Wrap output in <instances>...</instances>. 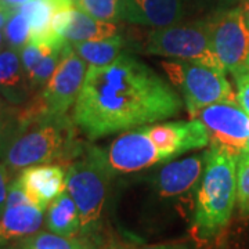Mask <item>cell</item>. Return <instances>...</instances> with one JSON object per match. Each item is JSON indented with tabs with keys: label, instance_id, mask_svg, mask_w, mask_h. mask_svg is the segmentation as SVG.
<instances>
[{
	"label": "cell",
	"instance_id": "obj_1",
	"mask_svg": "<svg viewBox=\"0 0 249 249\" xmlns=\"http://www.w3.org/2000/svg\"><path fill=\"white\" fill-rule=\"evenodd\" d=\"M183 98L140 60L121 54L103 67H89L72 119L89 140L178 115Z\"/></svg>",
	"mask_w": 249,
	"mask_h": 249
},
{
	"label": "cell",
	"instance_id": "obj_2",
	"mask_svg": "<svg viewBox=\"0 0 249 249\" xmlns=\"http://www.w3.org/2000/svg\"><path fill=\"white\" fill-rule=\"evenodd\" d=\"M76 129L68 115L32 119L21 127L3 162L13 175L42 163H60L68 168L86 147Z\"/></svg>",
	"mask_w": 249,
	"mask_h": 249
},
{
	"label": "cell",
	"instance_id": "obj_3",
	"mask_svg": "<svg viewBox=\"0 0 249 249\" xmlns=\"http://www.w3.org/2000/svg\"><path fill=\"white\" fill-rule=\"evenodd\" d=\"M237 160L238 157L217 147L205 151L194 208V231L199 240L213 238L231 219L237 204Z\"/></svg>",
	"mask_w": 249,
	"mask_h": 249
},
{
	"label": "cell",
	"instance_id": "obj_4",
	"mask_svg": "<svg viewBox=\"0 0 249 249\" xmlns=\"http://www.w3.org/2000/svg\"><path fill=\"white\" fill-rule=\"evenodd\" d=\"M112 176L107 152L96 145L86 144L83 152L68 165L67 191L79 211L82 237L93 238L100 231Z\"/></svg>",
	"mask_w": 249,
	"mask_h": 249
},
{
	"label": "cell",
	"instance_id": "obj_5",
	"mask_svg": "<svg viewBox=\"0 0 249 249\" xmlns=\"http://www.w3.org/2000/svg\"><path fill=\"white\" fill-rule=\"evenodd\" d=\"M86 72L88 64L72 49L62 58L45 88L34 93L32 97L21 106L22 126L42 116L67 115L68 109L76 103Z\"/></svg>",
	"mask_w": 249,
	"mask_h": 249
},
{
	"label": "cell",
	"instance_id": "obj_6",
	"mask_svg": "<svg viewBox=\"0 0 249 249\" xmlns=\"http://www.w3.org/2000/svg\"><path fill=\"white\" fill-rule=\"evenodd\" d=\"M170 83L180 91L187 111L194 118L202 108L220 101H237L226 72L190 61H162Z\"/></svg>",
	"mask_w": 249,
	"mask_h": 249
},
{
	"label": "cell",
	"instance_id": "obj_7",
	"mask_svg": "<svg viewBox=\"0 0 249 249\" xmlns=\"http://www.w3.org/2000/svg\"><path fill=\"white\" fill-rule=\"evenodd\" d=\"M145 50L150 54L202 64L226 72L212 49L206 21L155 28L148 35Z\"/></svg>",
	"mask_w": 249,
	"mask_h": 249
},
{
	"label": "cell",
	"instance_id": "obj_8",
	"mask_svg": "<svg viewBox=\"0 0 249 249\" xmlns=\"http://www.w3.org/2000/svg\"><path fill=\"white\" fill-rule=\"evenodd\" d=\"M205 21L212 49L224 71L234 78L248 71L249 28L241 7L220 10Z\"/></svg>",
	"mask_w": 249,
	"mask_h": 249
},
{
	"label": "cell",
	"instance_id": "obj_9",
	"mask_svg": "<svg viewBox=\"0 0 249 249\" xmlns=\"http://www.w3.org/2000/svg\"><path fill=\"white\" fill-rule=\"evenodd\" d=\"M194 118L205 124L211 147L226 150L234 157L244 154L249 136V115L237 101H220L199 109Z\"/></svg>",
	"mask_w": 249,
	"mask_h": 249
},
{
	"label": "cell",
	"instance_id": "obj_10",
	"mask_svg": "<svg viewBox=\"0 0 249 249\" xmlns=\"http://www.w3.org/2000/svg\"><path fill=\"white\" fill-rule=\"evenodd\" d=\"M142 129L151 139L163 162L187 151L209 145L208 130L198 118H193L191 121L142 126Z\"/></svg>",
	"mask_w": 249,
	"mask_h": 249
},
{
	"label": "cell",
	"instance_id": "obj_11",
	"mask_svg": "<svg viewBox=\"0 0 249 249\" xmlns=\"http://www.w3.org/2000/svg\"><path fill=\"white\" fill-rule=\"evenodd\" d=\"M107 160L112 173H132L163 162L151 139L142 127L122 133L111 142Z\"/></svg>",
	"mask_w": 249,
	"mask_h": 249
},
{
	"label": "cell",
	"instance_id": "obj_12",
	"mask_svg": "<svg viewBox=\"0 0 249 249\" xmlns=\"http://www.w3.org/2000/svg\"><path fill=\"white\" fill-rule=\"evenodd\" d=\"M32 204L45 212L67 190V168L60 163H42L22 169L16 178Z\"/></svg>",
	"mask_w": 249,
	"mask_h": 249
},
{
	"label": "cell",
	"instance_id": "obj_13",
	"mask_svg": "<svg viewBox=\"0 0 249 249\" xmlns=\"http://www.w3.org/2000/svg\"><path fill=\"white\" fill-rule=\"evenodd\" d=\"M204 168L205 152L168 162L154 178V186L158 196L162 198H180L193 191L196 193Z\"/></svg>",
	"mask_w": 249,
	"mask_h": 249
},
{
	"label": "cell",
	"instance_id": "obj_14",
	"mask_svg": "<svg viewBox=\"0 0 249 249\" xmlns=\"http://www.w3.org/2000/svg\"><path fill=\"white\" fill-rule=\"evenodd\" d=\"M183 13V0H124V19L145 27L175 25Z\"/></svg>",
	"mask_w": 249,
	"mask_h": 249
},
{
	"label": "cell",
	"instance_id": "obj_15",
	"mask_svg": "<svg viewBox=\"0 0 249 249\" xmlns=\"http://www.w3.org/2000/svg\"><path fill=\"white\" fill-rule=\"evenodd\" d=\"M43 220V211L31 202L6 206L0 216V240L3 244L24 240L40 231Z\"/></svg>",
	"mask_w": 249,
	"mask_h": 249
},
{
	"label": "cell",
	"instance_id": "obj_16",
	"mask_svg": "<svg viewBox=\"0 0 249 249\" xmlns=\"http://www.w3.org/2000/svg\"><path fill=\"white\" fill-rule=\"evenodd\" d=\"M0 96L16 106H24L32 97L19 52L10 47L0 53Z\"/></svg>",
	"mask_w": 249,
	"mask_h": 249
},
{
	"label": "cell",
	"instance_id": "obj_17",
	"mask_svg": "<svg viewBox=\"0 0 249 249\" xmlns=\"http://www.w3.org/2000/svg\"><path fill=\"white\" fill-rule=\"evenodd\" d=\"M45 223L49 231L60 235L75 237L80 234L79 211L67 190L47 206Z\"/></svg>",
	"mask_w": 249,
	"mask_h": 249
},
{
	"label": "cell",
	"instance_id": "obj_18",
	"mask_svg": "<svg viewBox=\"0 0 249 249\" xmlns=\"http://www.w3.org/2000/svg\"><path fill=\"white\" fill-rule=\"evenodd\" d=\"M119 35L118 22H107L88 16L79 9H73L72 19L64 32V39L70 43L98 40Z\"/></svg>",
	"mask_w": 249,
	"mask_h": 249
},
{
	"label": "cell",
	"instance_id": "obj_19",
	"mask_svg": "<svg viewBox=\"0 0 249 249\" xmlns=\"http://www.w3.org/2000/svg\"><path fill=\"white\" fill-rule=\"evenodd\" d=\"M73 52L79 55L89 67L108 65L121 55L124 39L119 35L98 40H85L71 43Z\"/></svg>",
	"mask_w": 249,
	"mask_h": 249
},
{
	"label": "cell",
	"instance_id": "obj_20",
	"mask_svg": "<svg viewBox=\"0 0 249 249\" xmlns=\"http://www.w3.org/2000/svg\"><path fill=\"white\" fill-rule=\"evenodd\" d=\"M91 238L89 237H67L52 231H37L24 240L18 245L22 249H86Z\"/></svg>",
	"mask_w": 249,
	"mask_h": 249
},
{
	"label": "cell",
	"instance_id": "obj_21",
	"mask_svg": "<svg viewBox=\"0 0 249 249\" xmlns=\"http://www.w3.org/2000/svg\"><path fill=\"white\" fill-rule=\"evenodd\" d=\"M22 127L21 106H16L0 96V160L4 158L6 152L17 137Z\"/></svg>",
	"mask_w": 249,
	"mask_h": 249
},
{
	"label": "cell",
	"instance_id": "obj_22",
	"mask_svg": "<svg viewBox=\"0 0 249 249\" xmlns=\"http://www.w3.org/2000/svg\"><path fill=\"white\" fill-rule=\"evenodd\" d=\"M75 7L88 16L107 22L124 19V0H73Z\"/></svg>",
	"mask_w": 249,
	"mask_h": 249
},
{
	"label": "cell",
	"instance_id": "obj_23",
	"mask_svg": "<svg viewBox=\"0 0 249 249\" xmlns=\"http://www.w3.org/2000/svg\"><path fill=\"white\" fill-rule=\"evenodd\" d=\"M3 34L6 39V46L19 52L29 42L31 28L27 14H24L18 7L13 9L7 24L3 28Z\"/></svg>",
	"mask_w": 249,
	"mask_h": 249
},
{
	"label": "cell",
	"instance_id": "obj_24",
	"mask_svg": "<svg viewBox=\"0 0 249 249\" xmlns=\"http://www.w3.org/2000/svg\"><path fill=\"white\" fill-rule=\"evenodd\" d=\"M237 205L241 216H249V154L237 160Z\"/></svg>",
	"mask_w": 249,
	"mask_h": 249
},
{
	"label": "cell",
	"instance_id": "obj_25",
	"mask_svg": "<svg viewBox=\"0 0 249 249\" xmlns=\"http://www.w3.org/2000/svg\"><path fill=\"white\" fill-rule=\"evenodd\" d=\"M235 83H237V94H235L237 103L249 115V70L235 76Z\"/></svg>",
	"mask_w": 249,
	"mask_h": 249
},
{
	"label": "cell",
	"instance_id": "obj_26",
	"mask_svg": "<svg viewBox=\"0 0 249 249\" xmlns=\"http://www.w3.org/2000/svg\"><path fill=\"white\" fill-rule=\"evenodd\" d=\"M11 176L13 173L6 166V163H0V216L3 213L6 208V201H7V193H9V186L11 183Z\"/></svg>",
	"mask_w": 249,
	"mask_h": 249
},
{
	"label": "cell",
	"instance_id": "obj_27",
	"mask_svg": "<svg viewBox=\"0 0 249 249\" xmlns=\"http://www.w3.org/2000/svg\"><path fill=\"white\" fill-rule=\"evenodd\" d=\"M139 249H190L184 244L180 242H166V244H154V245H144Z\"/></svg>",
	"mask_w": 249,
	"mask_h": 249
},
{
	"label": "cell",
	"instance_id": "obj_28",
	"mask_svg": "<svg viewBox=\"0 0 249 249\" xmlns=\"http://www.w3.org/2000/svg\"><path fill=\"white\" fill-rule=\"evenodd\" d=\"M13 9H14V7H9V9L6 10H0V29H3L4 25L7 24L10 16H11V13H13Z\"/></svg>",
	"mask_w": 249,
	"mask_h": 249
},
{
	"label": "cell",
	"instance_id": "obj_29",
	"mask_svg": "<svg viewBox=\"0 0 249 249\" xmlns=\"http://www.w3.org/2000/svg\"><path fill=\"white\" fill-rule=\"evenodd\" d=\"M242 13H244V17H245V21H247V25L249 28V0H244L242 4L240 6Z\"/></svg>",
	"mask_w": 249,
	"mask_h": 249
},
{
	"label": "cell",
	"instance_id": "obj_30",
	"mask_svg": "<svg viewBox=\"0 0 249 249\" xmlns=\"http://www.w3.org/2000/svg\"><path fill=\"white\" fill-rule=\"evenodd\" d=\"M7 6H10V7H19V6H22V4H25V3H28V1H31V0H3Z\"/></svg>",
	"mask_w": 249,
	"mask_h": 249
},
{
	"label": "cell",
	"instance_id": "obj_31",
	"mask_svg": "<svg viewBox=\"0 0 249 249\" xmlns=\"http://www.w3.org/2000/svg\"><path fill=\"white\" fill-rule=\"evenodd\" d=\"M86 249H107V247H103L100 242H97L94 238H91V241H90V244L88 245Z\"/></svg>",
	"mask_w": 249,
	"mask_h": 249
},
{
	"label": "cell",
	"instance_id": "obj_32",
	"mask_svg": "<svg viewBox=\"0 0 249 249\" xmlns=\"http://www.w3.org/2000/svg\"><path fill=\"white\" fill-rule=\"evenodd\" d=\"M4 47H7V46H6V39H4V34H3V31L0 29V53L4 50Z\"/></svg>",
	"mask_w": 249,
	"mask_h": 249
},
{
	"label": "cell",
	"instance_id": "obj_33",
	"mask_svg": "<svg viewBox=\"0 0 249 249\" xmlns=\"http://www.w3.org/2000/svg\"><path fill=\"white\" fill-rule=\"evenodd\" d=\"M107 249H129L127 247H124V245H121V244H116V242H111V244H108Z\"/></svg>",
	"mask_w": 249,
	"mask_h": 249
},
{
	"label": "cell",
	"instance_id": "obj_34",
	"mask_svg": "<svg viewBox=\"0 0 249 249\" xmlns=\"http://www.w3.org/2000/svg\"><path fill=\"white\" fill-rule=\"evenodd\" d=\"M10 6H7L3 0H0V10H6V9H9Z\"/></svg>",
	"mask_w": 249,
	"mask_h": 249
},
{
	"label": "cell",
	"instance_id": "obj_35",
	"mask_svg": "<svg viewBox=\"0 0 249 249\" xmlns=\"http://www.w3.org/2000/svg\"><path fill=\"white\" fill-rule=\"evenodd\" d=\"M244 154H249V136L248 140H247V144H245V148H244Z\"/></svg>",
	"mask_w": 249,
	"mask_h": 249
},
{
	"label": "cell",
	"instance_id": "obj_36",
	"mask_svg": "<svg viewBox=\"0 0 249 249\" xmlns=\"http://www.w3.org/2000/svg\"><path fill=\"white\" fill-rule=\"evenodd\" d=\"M0 249H1V248H0ZM13 249H22V248H21V247H19V245H18V244H17V247H14V248H13Z\"/></svg>",
	"mask_w": 249,
	"mask_h": 249
},
{
	"label": "cell",
	"instance_id": "obj_37",
	"mask_svg": "<svg viewBox=\"0 0 249 249\" xmlns=\"http://www.w3.org/2000/svg\"><path fill=\"white\" fill-rule=\"evenodd\" d=\"M1 245H3V242H1V240H0V247H1Z\"/></svg>",
	"mask_w": 249,
	"mask_h": 249
},
{
	"label": "cell",
	"instance_id": "obj_38",
	"mask_svg": "<svg viewBox=\"0 0 249 249\" xmlns=\"http://www.w3.org/2000/svg\"><path fill=\"white\" fill-rule=\"evenodd\" d=\"M248 67H249V61H248Z\"/></svg>",
	"mask_w": 249,
	"mask_h": 249
}]
</instances>
